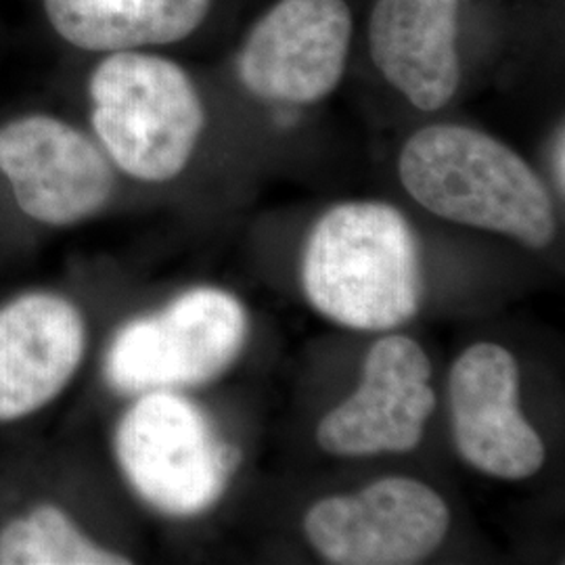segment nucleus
I'll use <instances>...</instances> for the list:
<instances>
[{
  "mask_svg": "<svg viewBox=\"0 0 565 565\" xmlns=\"http://www.w3.org/2000/svg\"><path fill=\"white\" fill-rule=\"evenodd\" d=\"M429 377L431 364L419 343L404 335L380 340L366 354L356 392L319 424L317 443L338 457L413 450L436 408Z\"/></svg>",
  "mask_w": 565,
  "mask_h": 565,
  "instance_id": "1a4fd4ad",
  "label": "nucleus"
},
{
  "mask_svg": "<svg viewBox=\"0 0 565 565\" xmlns=\"http://www.w3.org/2000/svg\"><path fill=\"white\" fill-rule=\"evenodd\" d=\"M212 0H44L51 25L84 51H132L186 39Z\"/></svg>",
  "mask_w": 565,
  "mask_h": 565,
  "instance_id": "ddd939ff",
  "label": "nucleus"
},
{
  "mask_svg": "<svg viewBox=\"0 0 565 565\" xmlns=\"http://www.w3.org/2000/svg\"><path fill=\"white\" fill-rule=\"evenodd\" d=\"M448 398L455 446L471 467L501 480L543 469L545 443L520 411V366L503 345H469L452 364Z\"/></svg>",
  "mask_w": 565,
  "mask_h": 565,
  "instance_id": "9d476101",
  "label": "nucleus"
},
{
  "mask_svg": "<svg viewBox=\"0 0 565 565\" xmlns=\"http://www.w3.org/2000/svg\"><path fill=\"white\" fill-rule=\"evenodd\" d=\"M404 189L450 223L494 231L545 249L557 231L551 193L505 142L455 124L415 132L401 153Z\"/></svg>",
  "mask_w": 565,
  "mask_h": 565,
  "instance_id": "f257e3e1",
  "label": "nucleus"
},
{
  "mask_svg": "<svg viewBox=\"0 0 565 565\" xmlns=\"http://www.w3.org/2000/svg\"><path fill=\"white\" fill-rule=\"evenodd\" d=\"M116 431V457L147 505L193 518L216 505L237 455L207 415L174 390L139 394Z\"/></svg>",
  "mask_w": 565,
  "mask_h": 565,
  "instance_id": "20e7f679",
  "label": "nucleus"
},
{
  "mask_svg": "<svg viewBox=\"0 0 565 565\" xmlns=\"http://www.w3.org/2000/svg\"><path fill=\"white\" fill-rule=\"evenodd\" d=\"M0 172L21 212L51 226L95 216L116 186L114 168L102 149L51 116H28L0 128Z\"/></svg>",
  "mask_w": 565,
  "mask_h": 565,
  "instance_id": "0eeeda50",
  "label": "nucleus"
},
{
  "mask_svg": "<svg viewBox=\"0 0 565 565\" xmlns=\"http://www.w3.org/2000/svg\"><path fill=\"white\" fill-rule=\"evenodd\" d=\"M247 335L242 302L216 287H195L162 312L124 324L107 350L105 377L121 394L212 382L239 356Z\"/></svg>",
  "mask_w": 565,
  "mask_h": 565,
  "instance_id": "39448f33",
  "label": "nucleus"
},
{
  "mask_svg": "<svg viewBox=\"0 0 565 565\" xmlns=\"http://www.w3.org/2000/svg\"><path fill=\"white\" fill-rule=\"evenodd\" d=\"M350 41L345 0H279L243 44L239 76L266 102H321L342 81Z\"/></svg>",
  "mask_w": 565,
  "mask_h": 565,
  "instance_id": "6e6552de",
  "label": "nucleus"
},
{
  "mask_svg": "<svg viewBox=\"0 0 565 565\" xmlns=\"http://www.w3.org/2000/svg\"><path fill=\"white\" fill-rule=\"evenodd\" d=\"M448 527L445 499L411 478H384L359 494L329 497L303 520L310 545L340 565L417 564L443 545Z\"/></svg>",
  "mask_w": 565,
  "mask_h": 565,
  "instance_id": "423d86ee",
  "label": "nucleus"
},
{
  "mask_svg": "<svg viewBox=\"0 0 565 565\" xmlns=\"http://www.w3.org/2000/svg\"><path fill=\"white\" fill-rule=\"evenodd\" d=\"M93 126L121 172L145 182L179 177L200 141L205 111L181 65L118 51L90 76Z\"/></svg>",
  "mask_w": 565,
  "mask_h": 565,
  "instance_id": "7ed1b4c3",
  "label": "nucleus"
},
{
  "mask_svg": "<svg viewBox=\"0 0 565 565\" xmlns=\"http://www.w3.org/2000/svg\"><path fill=\"white\" fill-rule=\"evenodd\" d=\"M457 18L459 0H377L371 11V57L422 111H438L459 88Z\"/></svg>",
  "mask_w": 565,
  "mask_h": 565,
  "instance_id": "f8f14e48",
  "label": "nucleus"
},
{
  "mask_svg": "<svg viewBox=\"0 0 565 565\" xmlns=\"http://www.w3.org/2000/svg\"><path fill=\"white\" fill-rule=\"evenodd\" d=\"M95 545L60 507L41 505L0 530V565H126Z\"/></svg>",
  "mask_w": 565,
  "mask_h": 565,
  "instance_id": "4468645a",
  "label": "nucleus"
},
{
  "mask_svg": "<svg viewBox=\"0 0 565 565\" xmlns=\"http://www.w3.org/2000/svg\"><path fill=\"white\" fill-rule=\"evenodd\" d=\"M86 350L81 310L57 294H25L0 308V422L53 403Z\"/></svg>",
  "mask_w": 565,
  "mask_h": 565,
  "instance_id": "9b49d317",
  "label": "nucleus"
},
{
  "mask_svg": "<svg viewBox=\"0 0 565 565\" xmlns=\"http://www.w3.org/2000/svg\"><path fill=\"white\" fill-rule=\"evenodd\" d=\"M302 285L315 310L342 327L385 331L411 321L422 264L406 218L390 203L331 207L306 243Z\"/></svg>",
  "mask_w": 565,
  "mask_h": 565,
  "instance_id": "f03ea898",
  "label": "nucleus"
},
{
  "mask_svg": "<svg viewBox=\"0 0 565 565\" xmlns=\"http://www.w3.org/2000/svg\"><path fill=\"white\" fill-rule=\"evenodd\" d=\"M565 135L564 126H559L557 130V137H555V147H553V174H555V181L559 186V195H564V156H565Z\"/></svg>",
  "mask_w": 565,
  "mask_h": 565,
  "instance_id": "2eb2a0df",
  "label": "nucleus"
}]
</instances>
